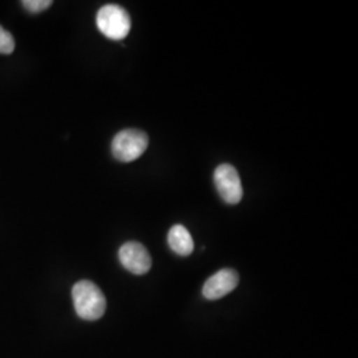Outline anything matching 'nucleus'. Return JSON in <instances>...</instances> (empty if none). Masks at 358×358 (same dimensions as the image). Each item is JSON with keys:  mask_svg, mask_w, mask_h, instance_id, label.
<instances>
[{"mask_svg": "<svg viewBox=\"0 0 358 358\" xmlns=\"http://www.w3.org/2000/svg\"><path fill=\"white\" fill-rule=\"evenodd\" d=\"M118 257L122 267L134 275L148 273L153 264L149 251L143 244L138 242L124 244L118 251Z\"/></svg>", "mask_w": 358, "mask_h": 358, "instance_id": "39448f33", "label": "nucleus"}, {"mask_svg": "<svg viewBox=\"0 0 358 358\" xmlns=\"http://www.w3.org/2000/svg\"><path fill=\"white\" fill-rule=\"evenodd\" d=\"M72 299L78 317L83 320L101 319L106 309V299L103 291L90 280L76 282L72 288Z\"/></svg>", "mask_w": 358, "mask_h": 358, "instance_id": "f257e3e1", "label": "nucleus"}, {"mask_svg": "<svg viewBox=\"0 0 358 358\" xmlns=\"http://www.w3.org/2000/svg\"><path fill=\"white\" fill-rule=\"evenodd\" d=\"M167 242L170 248L178 255L189 256L194 251L192 236L187 229L180 224H176L170 229L167 235Z\"/></svg>", "mask_w": 358, "mask_h": 358, "instance_id": "0eeeda50", "label": "nucleus"}, {"mask_svg": "<svg viewBox=\"0 0 358 358\" xmlns=\"http://www.w3.org/2000/svg\"><path fill=\"white\" fill-rule=\"evenodd\" d=\"M239 284V275L234 269H220L203 285V296L207 300H217L232 292Z\"/></svg>", "mask_w": 358, "mask_h": 358, "instance_id": "423d86ee", "label": "nucleus"}, {"mask_svg": "<svg viewBox=\"0 0 358 358\" xmlns=\"http://www.w3.org/2000/svg\"><path fill=\"white\" fill-rule=\"evenodd\" d=\"M22 4L29 13H38L50 8L52 1L51 0H24L22 1Z\"/></svg>", "mask_w": 358, "mask_h": 358, "instance_id": "1a4fd4ad", "label": "nucleus"}, {"mask_svg": "<svg viewBox=\"0 0 358 358\" xmlns=\"http://www.w3.org/2000/svg\"><path fill=\"white\" fill-rule=\"evenodd\" d=\"M149 146V137L138 129H127L115 134L112 141V153L117 161L129 164L138 159Z\"/></svg>", "mask_w": 358, "mask_h": 358, "instance_id": "f03ea898", "label": "nucleus"}, {"mask_svg": "<svg viewBox=\"0 0 358 358\" xmlns=\"http://www.w3.org/2000/svg\"><path fill=\"white\" fill-rule=\"evenodd\" d=\"M214 182L222 199L229 205H238L243 198V186L239 173L230 164H222L214 173Z\"/></svg>", "mask_w": 358, "mask_h": 358, "instance_id": "20e7f679", "label": "nucleus"}, {"mask_svg": "<svg viewBox=\"0 0 358 358\" xmlns=\"http://www.w3.org/2000/svg\"><path fill=\"white\" fill-rule=\"evenodd\" d=\"M96 23L103 36L110 40L127 38L131 28V20L125 8L117 4H106L96 16Z\"/></svg>", "mask_w": 358, "mask_h": 358, "instance_id": "7ed1b4c3", "label": "nucleus"}, {"mask_svg": "<svg viewBox=\"0 0 358 358\" xmlns=\"http://www.w3.org/2000/svg\"><path fill=\"white\" fill-rule=\"evenodd\" d=\"M13 50H15V40L13 35L0 26V53L10 55L13 53Z\"/></svg>", "mask_w": 358, "mask_h": 358, "instance_id": "6e6552de", "label": "nucleus"}]
</instances>
